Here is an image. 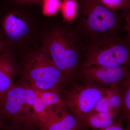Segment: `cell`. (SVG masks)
<instances>
[{
  "instance_id": "21",
  "label": "cell",
  "mask_w": 130,
  "mask_h": 130,
  "mask_svg": "<svg viewBox=\"0 0 130 130\" xmlns=\"http://www.w3.org/2000/svg\"><path fill=\"white\" fill-rule=\"evenodd\" d=\"M18 2L27 4H34L40 6H41L42 0H14Z\"/></svg>"
},
{
  "instance_id": "23",
  "label": "cell",
  "mask_w": 130,
  "mask_h": 130,
  "mask_svg": "<svg viewBox=\"0 0 130 130\" xmlns=\"http://www.w3.org/2000/svg\"><path fill=\"white\" fill-rule=\"evenodd\" d=\"M8 128L7 125L3 120L0 114V130H7Z\"/></svg>"
},
{
  "instance_id": "2",
  "label": "cell",
  "mask_w": 130,
  "mask_h": 130,
  "mask_svg": "<svg viewBox=\"0 0 130 130\" xmlns=\"http://www.w3.org/2000/svg\"><path fill=\"white\" fill-rule=\"evenodd\" d=\"M78 40L69 26L48 18L42 43L68 84L73 82L77 74L79 61Z\"/></svg>"
},
{
  "instance_id": "18",
  "label": "cell",
  "mask_w": 130,
  "mask_h": 130,
  "mask_svg": "<svg viewBox=\"0 0 130 130\" xmlns=\"http://www.w3.org/2000/svg\"><path fill=\"white\" fill-rule=\"evenodd\" d=\"M93 112L112 113L107 94L99 102Z\"/></svg>"
},
{
  "instance_id": "8",
  "label": "cell",
  "mask_w": 130,
  "mask_h": 130,
  "mask_svg": "<svg viewBox=\"0 0 130 130\" xmlns=\"http://www.w3.org/2000/svg\"><path fill=\"white\" fill-rule=\"evenodd\" d=\"M130 71V66L118 68L93 66L82 67L79 74L85 84L108 88L118 86L127 76Z\"/></svg>"
},
{
  "instance_id": "13",
  "label": "cell",
  "mask_w": 130,
  "mask_h": 130,
  "mask_svg": "<svg viewBox=\"0 0 130 130\" xmlns=\"http://www.w3.org/2000/svg\"><path fill=\"white\" fill-rule=\"evenodd\" d=\"M36 91L44 104L54 111L59 112L66 108L60 92L56 91Z\"/></svg>"
},
{
  "instance_id": "5",
  "label": "cell",
  "mask_w": 130,
  "mask_h": 130,
  "mask_svg": "<svg viewBox=\"0 0 130 130\" xmlns=\"http://www.w3.org/2000/svg\"><path fill=\"white\" fill-rule=\"evenodd\" d=\"M108 89L96 85H81L73 82L62 89L60 93L67 108L82 123L107 94Z\"/></svg>"
},
{
  "instance_id": "10",
  "label": "cell",
  "mask_w": 130,
  "mask_h": 130,
  "mask_svg": "<svg viewBox=\"0 0 130 130\" xmlns=\"http://www.w3.org/2000/svg\"><path fill=\"white\" fill-rule=\"evenodd\" d=\"M82 123L67 108L58 113L49 122L38 126V130H85Z\"/></svg>"
},
{
  "instance_id": "25",
  "label": "cell",
  "mask_w": 130,
  "mask_h": 130,
  "mask_svg": "<svg viewBox=\"0 0 130 130\" xmlns=\"http://www.w3.org/2000/svg\"><path fill=\"white\" fill-rule=\"evenodd\" d=\"M127 122V126L125 129L126 130H130V120H126Z\"/></svg>"
},
{
  "instance_id": "1",
  "label": "cell",
  "mask_w": 130,
  "mask_h": 130,
  "mask_svg": "<svg viewBox=\"0 0 130 130\" xmlns=\"http://www.w3.org/2000/svg\"><path fill=\"white\" fill-rule=\"evenodd\" d=\"M48 19L38 5L1 0L0 35L5 50L18 61L40 47Z\"/></svg>"
},
{
  "instance_id": "22",
  "label": "cell",
  "mask_w": 130,
  "mask_h": 130,
  "mask_svg": "<svg viewBox=\"0 0 130 130\" xmlns=\"http://www.w3.org/2000/svg\"><path fill=\"white\" fill-rule=\"evenodd\" d=\"M125 17L126 24V29L130 41V11L127 12V14Z\"/></svg>"
},
{
  "instance_id": "4",
  "label": "cell",
  "mask_w": 130,
  "mask_h": 130,
  "mask_svg": "<svg viewBox=\"0 0 130 130\" xmlns=\"http://www.w3.org/2000/svg\"><path fill=\"white\" fill-rule=\"evenodd\" d=\"M36 90L19 79L0 96V114L7 125L37 123L34 114Z\"/></svg>"
},
{
  "instance_id": "9",
  "label": "cell",
  "mask_w": 130,
  "mask_h": 130,
  "mask_svg": "<svg viewBox=\"0 0 130 130\" xmlns=\"http://www.w3.org/2000/svg\"><path fill=\"white\" fill-rule=\"evenodd\" d=\"M18 72V62L13 55L6 50L0 54V96L15 83Z\"/></svg>"
},
{
  "instance_id": "3",
  "label": "cell",
  "mask_w": 130,
  "mask_h": 130,
  "mask_svg": "<svg viewBox=\"0 0 130 130\" xmlns=\"http://www.w3.org/2000/svg\"><path fill=\"white\" fill-rule=\"evenodd\" d=\"M18 61L19 79L25 81L36 90L60 92L68 85L63 74L43 44Z\"/></svg>"
},
{
  "instance_id": "24",
  "label": "cell",
  "mask_w": 130,
  "mask_h": 130,
  "mask_svg": "<svg viewBox=\"0 0 130 130\" xmlns=\"http://www.w3.org/2000/svg\"><path fill=\"white\" fill-rule=\"evenodd\" d=\"M5 50V46L1 36L0 35V54Z\"/></svg>"
},
{
  "instance_id": "20",
  "label": "cell",
  "mask_w": 130,
  "mask_h": 130,
  "mask_svg": "<svg viewBox=\"0 0 130 130\" xmlns=\"http://www.w3.org/2000/svg\"><path fill=\"white\" fill-rule=\"evenodd\" d=\"M85 130H126L124 129L121 126V123L117 122L113 125L109 126L105 129H86Z\"/></svg>"
},
{
  "instance_id": "16",
  "label": "cell",
  "mask_w": 130,
  "mask_h": 130,
  "mask_svg": "<svg viewBox=\"0 0 130 130\" xmlns=\"http://www.w3.org/2000/svg\"><path fill=\"white\" fill-rule=\"evenodd\" d=\"M61 0H42L41 8L44 16L51 18L60 11Z\"/></svg>"
},
{
  "instance_id": "6",
  "label": "cell",
  "mask_w": 130,
  "mask_h": 130,
  "mask_svg": "<svg viewBox=\"0 0 130 130\" xmlns=\"http://www.w3.org/2000/svg\"><path fill=\"white\" fill-rule=\"evenodd\" d=\"M130 66V49L123 43L106 38L88 49L82 67L118 68Z\"/></svg>"
},
{
  "instance_id": "11",
  "label": "cell",
  "mask_w": 130,
  "mask_h": 130,
  "mask_svg": "<svg viewBox=\"0 0 130 130\" xmlns=\"http://www.w3.org/2000/svg\"><path fill=\"white\" fill-rule=\"evenodd\" d=\"M117 116L111 112H92L82 121L86 129H102L115 124Z\"/></svg>"
},
{
  "instance_id": "7",
  "label": "cell",
  "mask_w": 130,
  "mask_h": 130,
  "mask_svg": "<svg viewBox=\"0 0 130 130\" xmlns=\"http://www.w3.org/2000/svg\"><path fill=\"white\" fill-rule=\"evenodd\" d=\"M85 26L95 33L111 30L116 24L114 12L107 8L100 0H82Z\"/></svg>"
},
{
  "instance_id": "27",
  "label": "cell",
  "mask_w": 130,
  "mask_h": 130,
  "mask_svg": "<svg viewBox=\"0 0 130 130\" xmlns=\"http://www.w3.org/2000/svg\"><path fill=\"white\" fill-rule=\"evenodd\" d=\"M0 1H1V0H0Z\"/></svg>"
},
{
  "instance_id": "26",
  "label": "cell",
  "mask_w": 130,
  "mask_h": 130,
  "mask_svg": "<svg viewBox=\"0 0 130 130\" xmlns=\"http://www.w3.org/2000/svg\"><path fill=\"white\" fill-rule=\"evenodd\" d=\"M125 1L130 5V0H125Z\"/></svg>"
},
{
  "instance_id": "15",
  "label": "cell",
  "mask_w": 130,
  "mask_h": 130,
  "mask_svg": "<svg viewBox=\"0 0 130 130\" xmlns=\"http://www.w3.org/2000/svg\"><path fill=\"white\" fill-rule=\"evenodd\" d=\"M107 95L112 112L118 116L120 111L121 107V97L118 86L109 88Z\"/></svg>"
},
{
  "instance_id": "19",
  "label": "cell",
  "mask_w": 130,
  "mask_h": 130,
  "mask_svg": "<svg viewBox=\"0 0 130 130\" xmlns=\"http://www.w3.org/2000/svg\"><path fill=\"white\" fill-rule=\"evenodd\" d=\"M7 130H38V124L26 123L8 126Z\"/></svg>"
},
{
  "instance_id": "17",
  "label": "cell",
  "mask_w": 130,
  "mask_h": 130,
  "mask_svg": "<svg viewBox=\"0 0 130 130\" xmlns=\"http://www.w3.org/2000/svg\"><path fill=\"white\" fill-rule=\"evenodd\" d=\"M106 7L114 12L117 11H130V5L125 0H100Z\"/></svg>"
},
{
  "instance_id": "12",
  "label": "cell",
  "mask_w": 130,
  "mask_h": 130,
  "mask_svg": "<svg viewBox=\"0 0 130 130\" xmlns=\"http://www.w3.org/2000/svg\"><path fill=\"white\" fill-rule=\"evenodd\" d=\"M121 99V107L118 121L130 120V71L127 76L118 85Z\"/></svg>"
},
{
  "instance_id": "14",
  "label": "cell",
  "mask_w": 130,
  "mask_h": 130,
  "mask_svg": "<svg viewBox=\"0 0 130 130\" xmlns=\"http://www.w3.org/2000/svg\"><path fill=\"white\" fill-rule=\"evenodd\" d=\"M78 4L76 0H63L60 11L63 21L67 23L72 22L76 16Z\"/></svg>"
}]
</instances>
